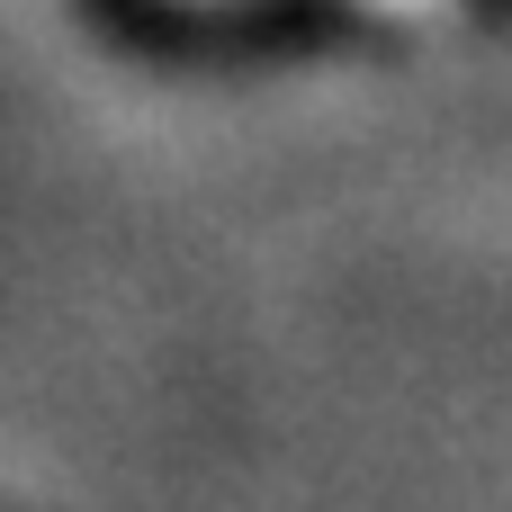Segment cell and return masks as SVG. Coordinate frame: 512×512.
<instances>
[{
	"label": "cell",
	"mask_w": 512,
	"mask_h": 512,
	"mask_svg": "<svg viewBox=\"0 0 512 512\" xmlns=\"http://www.w3.org/2000/svg\"><path fill=\"white\" fill-rule=\"evenodd\" d=\"M369 9H405V18H432V9H450V0H369Z\"/></svg>",
	"instance_id": "cell-1"
}]
</instances>
